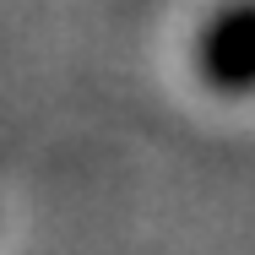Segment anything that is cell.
<instances>
[{
    "instance_id": "1",
    "label": "cell",
    "mask_w": 255,
    "mask_h": 255,
    "mask_svg": "<svg viewBox=\"0 0 255 255\" xmlns=\"http://www.w3.org/2000/svg\"><path fill=\"white\" fill-rule=\"evenodd\" d=\"M190 71L217 98L255 93V0H217L190 33Z\"/></svg>"
}]
</instances>
